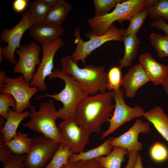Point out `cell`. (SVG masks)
Wrapping results in <instances>:
<instances>
[{
	"label": "cell",
	"mask_w": 168,
	"mask_h": 168,
	"mask_svg": "<svg viewBox=\"0 0 168 168\" xmlns=\"http://www.w3.org/2000/svg\"><path fill=\"white\" fill-rule=\"evenodd\" d=\"M112 140V137L110 138L103 143L93 149L78 154H74L68 160L70 161L89 160L108 155L114 147L111 145Z\"/></svg>",
	"instance_id": "7402d4cb"
},
{
	"label": "cell",
	"mask_w": 168,
	"mask_h": 168,
	"mask_svg": "<svg viewBox=\"0 0 168 168\" xmlns=\"http://www.w3.org/2000/svg\"><path fill=\"white\" fill-rule=\"evenodd\" d=\"M30 111L28 110L19 113L9 108L6 121L3 127L0 129L5 143L9 142L16 136L20 124L24 119L30 116Z\"/></svg>",
	"instance_id": "ac0fdd59"
},
{
	"label": "cell",
	"mask_w": 168,
	"mask_h": 168,
	"mask_svg": "<svg viewBox=\"0 0 168 168\" xmlns=\"http://www.w3.org/2000/svg\"><path fill=\"white\" fill-rule=\"evenodd\" d=\"M149 154L151 159L154 162L161 163L168 159V149L163 143L157 142L150 147Z\"/></svg>",
	"instance_id": "f546056e"
},
{
	"label": "cell",
	"mask_w": 168,
	"mask_h": 168,
	"mask_svg": "<svg viewBox=\"0 0 168 168\" xmlns=\"http://www.w3.org/2000/svg\"><path fill=\"white\" fill-rule=\"evenodd\" d=\"M149 14L148 8H146L135 14L130 20L128 27L125 30L124 38L130 35H137Z\"/></svg>",
	"instance_id": "83f0119b"
},
{
	"label": "cell",
	"mask_w": 168,
	"mask_h": 168,
	"mask_svg": "<svg viewBox=\"0 0 168 168\" xmlns=\"http://www.w3.org/2000/svg\"><path fill=\"white\" fill-rule=\"evenodd\" d=\"M146 8L145 0H124L117 4L111 12L88 18L87 24L92 29V33L101 35L105 33L115 21L120 23L130 21L135 14Z\"/></svg>",
	"instance_id": "5b68a950"
},
{
	"label": "cell",
	"mask_w": 168,
	"mask_h": 168,
	"mask_svg": "<svg viewBox=\"0 0 168 168\" xmlns=\"http://www.w3.org/2000/svg\"><path fill=\"white\" fill-rule=\"evenodd\" d=\"M134 168H144L142 163V159L140 154L138 153L134 165Z\"/></svg>",
	"instance_id": "ab89813d"
},
{
	"label": "cell",
	"mask_w": 168,
	"mask_h": 168,
	"mask_svg": "<svg viewBox=\"0 0 168 168\" xmlns=\"http://www.w3.org/2000/svg\"><path fill=\"white\" fill-rule=\"evenodd\" d=\"M138 152L136 150H132L128 152V159L125 168H134Z\"/></svg>",
	"instance_id": "f35d334b"
},
{
	"label": "cell",
	"mask_w": 168,
	"mask_h": 168,
	"mask_svg": "<svg viewBox=\"0 0 168 168\" xmlns=\"http://www.w3.org/2000/svg\"><path fill=\"white\" fill-rule=\"evenodd\" d=\"M147 168H152L151 166H149Z\"/></svg>",
	"instance_id": "bcb514c9"
},
{
	"label": "cell",
	"mask_w": 168,
	"mask_h": 168,
	"mask_svg": "<svg viewBox=\"0 0 168 168\" xmlns=\"http://www.w3.org/2000/svg\"><path fill=\"white\" fill-rule=\"evenodd\" d=\"M124 91L119 88L113 91V98L115 102L114 111L112 116L108 120L110 123L108 129L103 132L100 139H103L125 123L136 118L143 116L145 112L140 106L133 107L128 105L125 102L124 96Z\"/></svg>",
	"instance_id": "ba28073f"
},
{
	"label": "cell",
	"mask_w": 168,
	"mask_h": 168,
	"mask_svg": "<svg viewBox=\"0 0 168 168\" xmlns=\"http://www.w3.org/2000/svg\"><path fill=\"white\" fill-rule=\"evenodd\" d=\"M73 154L68 145L61 143L50 161L44 168H61Z\"/></svg>",
	"instance_id": "484cf974"
},
{
	"label": "cell",
	"mask_w": 168,
	"mask_h": 168,
	"mask_svg": "<svg viewBox=\"0 0 168 168\" xmlns=\"http://www.w3.org/2000/svg\"><path fill=\"white\" fill-rule=\"evenodd\" d=\"M16 105V101L12 95L7 93L0 94V115L5 119L7 118L9 107L15 110Z\"/></svg>",
	"instance_id": "d6a6232c"
},
{
	"label": "cell",
	"mask_w": 168,
	"mask_h": 168,
	"mask_svg": "<svg viewBox=\"0 0 168 168\" xmlns=\"http://www.w3.org/2000/svg\"><path fill=\"white\" fill-rule=\"evenodd\" d=\"M45 3L52 7L56 4L59 0H43Z\"/></svg>",
	"instance_id": "7bdbcfd3"
},
{
	"label": "cell",
	"mask_w": 168,
	"mask_h": 168,
	"mask_svg": "<svg viewBox=\"0 0 168 168\" xmlns=\"http://www.w3.org/2000/svg\"><path fill=\"white\" fill-rule=\"evenodd\" d=\"M27 133L18 131L16 136L5 143L13 152L18 155L27 154L30 152L32 138H29Z\"/></svg>",
	"instance_id": "cb8c5ba5"
},
{
	"label": "cell",
	"mask_w": 168,
	"mask_h": 168,
	"mask_svg": "<svg viewBox=\"0 0 168 168\" xmlns=\"http://www.w3.org/2000/svg\"><path fill=\"white\" fill-rule=\"evenodd\" d=\"M162 85L166 93L168 95V66L166 76Z\"/></svg>",
	"instance_id": "60d3db41"
},
{
	"label": "cell",
	"mask_w": 168,
	"mask_h": 168,
	"mask_svg": "<svg viewBox=\"0 0 168 168\" xmlns=\"http://www.w3.org/2000/svg\"><path fill=\"white\" fill-rule=\"evenodd\" d=\"M61 168H104L96 158L86 160L70 161Z\"/></svg>",
	"instance_id": "836d02e7"
},
{
	"label": "cell",
	"mask_w": 168,
	"mask_h": 168,
	"mask_svg": "<svg viewBox=\"0 0 168 168\" xmlns=\"http://www.w3.org/2000/svg\"><path fill=\"white\" fill-rule=\"evenodd\" d=\"M65 44L63 40L59 38L51 44L42 45L43 57L40 65L30 82V86L40 91L47 90L45 79L52 73L54 68V59L57 51Z\"/></svg>",
	"instance_id": "30bf717a"
},
{
	"label": "cell",
	"mask_w": 168,
	"mask_h": 168,
	"mask_svg": "<svg viewBox=\"0 0 168 168\" xmlns=\"http://www.w3.org/2000/svg\"><path fill=\"white\" fill-rule=\"evenodd\" d=\"M30 108V120L23 123V126L61 143V132L56 124V119L60 118V116L53 100L40 103L38 110L32 105Z\"/></svg>",
	"instance_id": "277c9868"
},
{
	"label": "cell",
	"mask_w": 168,
	"mask_h": 168,
	"mask_svg": "<svg viewBox=\"0 0 168 168\" xmlns=\"http://www.w3.org/2000/svg\"><path fill=\"white\" fill-rule=\"evenodd\" d=\"M143 116L153 125L158 132L168 142V115L159 106L145 112Z\"/></svg>",
	"instance_id": "d6986e66"
},
{
	"label": "cell",
	"mask_w": 168,
	"mask_h": 168,
	"mask_svg": "<svg viewBox=\"0 0 168 168\" xmlns=\"http://www.w3.org/2000/svg\"><path fill=\"white\" fill-rule=\"evenodd\" d=\"M60 63V70L72 76L88 95L106 91L107 73L105 66L89 65L81 68L70 55L62 58Z\"/></svg>",
	"instance_id": "7a4b0ae2"
},
{
	"label": "cell",
	"mask_w": 168,
	"mask_h": 168,
	"mask_svg": "<svg viewBox=\"0 0 168 168\" xmlns=\"http://www.w3.org/2000/svg\"><path fill=\"white\" fill-rule=\"evenodd\" d=\"M12 152L10 147L4 143L2 134L0 132V161L3 164L11 157Z\"/></svg>",
	"instance_id": "d590c367"
},
{
	"label": "cell",
	"mask_w": 168,
	"mask_h": 168,
	"mask_svg": "<svg viewBox=\"0 0 168 168\" xmlns=\"http://www.w3.org/2000/svg\"><path fill=\"white\" fill-rule=\"evenodd\" d=\"M125 31L123 29L118 28L115 24H113L105 33L102 35H96L91 31L88 32L86 34V37L89 39L84 41L80 37V29L76 28L74 33L75 37L74 44L77 45L71 56L72 59L77 63L81 61L82 64L84 65L87 56L105 43L112 40L123 41Z\"/></svg>",
	"instance_id": "8992f818"
},
{
	"label": "cell",
	"mask_w": 168,
	"mask_h": 168,
	"mask_svg": "<svg viewBox=\"0 0 168 168\" xmlns=\"http://www.w3.org/2000/svg\"><path fill=\"white\" fill-rule=\"evenodd\" d=\"M3 56L1 49H0V62L2 63L3 61Z\"/></svg>",
	"instance_id": "f6af8a7d"
},
{
	"label": "cell",
	"mask_w": 168,
	"mask_h": 168,
	"mask_svg": "<svg viewBox=\"0 0 168 168\" xmlns=\"http://www.w3.org/2000/svg\"><path fill=\"white\" fill-rule=\"evenodd\" d=\"M33 25L30 20L29 10L25 12L18 22L13 28L6 29L1 34V39L7 43L5 47L0 46L3 57L11 63L16 64L17 63L14 58L15 52L17 48L20 49L21 39L25 32Z\"/></svg>",
	"instance_id": "8fae6325"
},
{
	"label": "cell",
	"mask_w": 168,
	"mask_h": 168,
	"mask_svg": "<svg viewBox=\"0 0 168 168\" xmlns=\"http://www.w3.org/2000/svg\"><path fill=\"white\" fill-rule=\"evenodd\" d=\"M146 6L147 8H149L156 4L159 0H145Z\"/></svg>",
	"instance_id": "b9f144b4"
},
{
	"label": "cell",
	"mask_w": 168,
	"mask_h": 168,
	"mask_svg": "<svg viewBox=\"0 0 168 168\" xmlns=\"http://www.w3.org/2000/svg\"><path fill=\"white\" fill-rule=\"evenodd\" d=\"M113 93L111 91L89 95L78 104L74 119L90 135L94 132L99 133L102 125L112 116Z\"/></svg>",
	"instance_id": "6da1fadb"
},
{
	"label": "cell",
	"mask_w": 168,
	"mask_h": 168,
	"mask_svg": "<svg viewBox=\"0 0 168 168\" xmlns=\"http://www.w3.org/2000/svg\"><path fill=\"white\" fill-rule=\"evenodd\" d=\"M38 91L37 88L31 86L22 75L13 78L7 76L4 71H0V94L9 93L14 97L17 102L16 112L21 113L30 108V99Z\"/></svg>",
	"instance_id": "52a82bcc"
},
{
	"label": "cell",
	"mask_w": 168,
	"mask_h": 168,
	"mask_svg": "<svg viewBox=\"0 0 168 168\" xmlns=\"http://www.w3.org/2000/svg\"><path fill=\"white\" fill-rule=\"evenodd\" d=\"M29 1L28 0H14L12 4L13 9L18 13L22 12L26 8Z\"/></svg>",
	"instance_id": "74e56055"
},
{
	"label": "cell",
	"mask_w": 168,
	"mask_h": 168,
	"mask_svg": "<svg viewBox=\"0 0 168 168\" xmlns=\"http://www.w3.org/2000/svg\"><path fill=\"white\" fill-rule=\"evenodd\" d=\"M149 37L151 45L159 56L161 58L168 57V36L153 32Z\"/></svg>",
	"instance_id": "4316f807"
},
{
	"label": "cell",
	"mask_w": 168,
	"mask_h": 168,
	"mask_svg": "<svg viewBox=\"0 0 168 168\" xmlns=\"http://www.w3.org/2000/svg\"><path fill=\"white\" fill-rule=\"evenodd\" d=\"M4 118L0 115V128H2L4 126L5 122L4 121Z\"/></svg>",
	"instance_id": "ee69618b"
},
{
	"label": "cell",
	"mask_w": 168,
	"mask_h": 168,
	"mask_svg": "<svg viewBox=\"0 0 168 168\" xmlns=\"http://www.w3.org/2000/svg\"><path fill=\"white\" fill-rule=\"evenodd\" d=\"M48 77L50 80L55 77L62 79L65 82L64 88L58 93L54 95L46 93L44 95L39 96L35 100L49 97L60 101L63 105V107L58 111L60 118L63 120L74 119L78 104L89 95L72 76L64 73L60 69H56L53 70Z\"/></svg>",
	"instance_id": "3957f363"
},
{
	"label": "cell",
	"mask_w": 168,
	"mask_h": 168,
	"mask_svg": "<svg viewBox=\"0 0 168 168\" xmlns=\"http://www.w3.org/2000/svg\"><path fill=\"white\" fill-rule=\"evenodd\" d=\"M61 132V143L66 144L73 154L84 152L90 142V135L86 130L78 125L74 119L64 120L58 125Z\"/></svg>",
	"instance_id": "7c38bea8"
},
{
	"label": "cell",
	"mask_w": 168,
	"mask_h": 168,
	"mask_svg": "<svg viewBox=\"0 0 168 168\" xmlns=\"http://www.w3.org/2000/svg\"><path fill=\"white\" fill-rule=\"evenodd\" d=\"M150 129L148 122L138 118L129 129L123 134L116 137H112V146H119L127 149L128 152L132 150L142 151V143L138 141L140 133H148Z\"/></svg>",
	"instance_id": "5bb4252c"
},
{
	"label": "cell",
	"mask_w": 168,
	"mask_h": 168,
	"mask_svg": "<svg viewBox=\"0 0 168 168\" xmlns=\"http://www.w3.org/2000/svg\"><path fill=\"white\" fill-rule=\"evenodd\" d=\"M128 153L126 149L114 146L113 150L106 156H101L96 159L104 168H121L122 162L125 161V156Z\"/></svg>",
	"instance_id": "603a6c76"
},
{
	"label": "cell",
	"mask_w": 168,
	"mask_h": 168,
	"mask_svg": "<svg viewBox=\"0 0 168 168\" xmlns=\"http://www.w3.org/2000/svg\"><path fill=\"white\" fill-rule=\"evenodd\" d=\"M124 0H94L95 8L94 16H102L110 12L112 9L115 7L119 3Z\"/></svg>",
	"instance_id": "1f68e13d"
},
{
	"label": "cell",
	"mask_w": 168,
	"mask_h": 168,
	"mask_svg": "<svg viewBox=\"0 0 168 168\" xmlns=\"http://www.w3.org/2000/svg\"><path fill=\"white\" fill-rule=\"evenodd\" d=\"M40 47L34 42L17 49L16 52L19 56V60L13 68V72L20 73L26 82L30 83L35 73L36 66L40 63Z\"/></svg>",
	"instance_id": "4fadbf2b"
},
{
	"label": "cell",
	"mask_w": 168,
	"mask_h": 168,
	"mask_svg": "<svg viewBox=\"0 0 168 168\" xmlns=\"http://www.w3.org/2000/svg\"><path fill=\"white\" fill-rule=\"evenodd\" d=\"M72 9V5L64 0H59L51 7L44 22L53 24H61Z\"/></svg>",
	"instance_id": "44dd1931"
},
{
	"label": "cell",
	"mask_w": 168,
	"mask_h": 168,
	"mask_svg": "<svg viewBox=\"0 0 168 168\" xmlns=\"http://www.w3.org/2000/svg\"><path fill=\"white\" fill-rule=\"evenodd\" d=\"M121 69L118 67L114 66L107 73L106 87L110 91H116L120 88L122 82Z\"/></svg>",
	"instance_id": "f1b7e54d"
},
{
	"label": "cell",
	"mask_w": 168,
	"mask_h": 168,
	"mask_svg": "<svg viewBox=\"0 0 168 168\" xmlns=\"http://www.w3.org/2000/svg\"><path fill=\"white\" fill-rule=\"evenodd\" d=\"M148 8L151 19L156 20L162 17L168 22V0H159Z\"/></svg>",
	"instance_id": "4dcf8cb0"
},
{
	"label": "cell",
	"mask_w": 168,
	"mask_h": 168,
	"mask_svg": "<svg viewBox=\"0 0 168 168\" xmlns=\"http://www.w3.org/2000/svg\"><path fill=\"white\" fill-rule=\"evenodd\" d=\"M138 60L150 81L155 85H162L166 76L167 66L157 62L147 52L141 54Z\"/></svg>",
	"instance_id": "2e32d148"
},
{
	"label": "cell",
	"mask_w": 168,
	"mask_h": 168,
	"mask_svg": "<svg viewBox=\"0 0 168 168\" xmlns=\"http://www.w3.org/2000/svg\"><path fill=\"white\" fill-rule=\"evenodd\" d=\"M150 25L151 26L162 30L165 33V35L168 36V24L163 18L161 17L154 20Z\"/></svg>",
	"instance_id": "8d00e7d4"
},
{
	"label": "cell",
	"mask_w": 168,
	"mask_h": 168,
	"mask_svg": "<svg viewBox=\"0 0 168 168\" xmlns=\"http://www.w3.org/2000/svg\"><path fill=\"white\" fill-rule=\"evenodd\" d=\"M51 7L43 0L30 1L28 10L33 25L44 22Z\"/></svg>",
	"instance_id": "d4e9b609"
},
{
	"label": "cell",
	"mask_w": 168,
	"mask_h": 168,
	"mask_svg": "<svg viewBox=\"0 0 168 168\" xmlns=\"http://www.w3.org/2000/svg\"><path fill=\"white\" fill-rule=\"evenodd\" d=\"M150 81L140 64L131 67L122 77L121 86L124 95L132 98L135 96L138 90Z\"/></svg>",
	"instance_id": "9a60e30c"
},
{
	"label": "cell",
	"mask_w": 168,
	"mask_h": 168,
	"mask_svg": "<svg viewBox=\"0 0 168 168\" xmlns=\"http://www.w3.org/2000/svg\"><path fill=\"white\" fill-rule=\"evenodd\" d=\"M30 30L31 36L41 45L51 44L60 38L64 31L61 24L44 21L33 25Z\"/></svg>",
	"instance_id": "e0dca14e"
},
{
	"label": "cell",
	"mask_w": 168,
	"mask_h": 168,
	"mask_svg": "<svg viewBox=\"0 0 168 168\" xmlns=\"http://www.w3.org/2000/svg\"><path fill=\"white\" fill-rule=\"evenodd\" d=\"M124 52L123 58L119 60L120 69L131 65L137 55L139 45L141 42L137 35H130L124 38Z\"/></svg>",
	"instance_id": "ffe728a7"
},
{
	"label": "cell",
	"mask_w": 168,
	"mask_h": 168,
	"mask_svg": "<svg viewBox=\"0 0 168 168\" xmlns=\"http://www.w3.org/2000/svg\"><path fill=\"white\" fill-rule=\"evenodd\" d=\"M60 143L43 135L32 138L30 152L26 155L25 168H44Z\"/></svg>",
	"instance_id": "9c48e42d"
},
{
	"label": "cell",
	"mask_w": 168,
	"mask_h": 168,
	"mask_svg": "<svg viewBox=\"0 0 168 168\" xmlns=\"http://www.w3.org/2000/svg\"><path fill=\"white\" fill-rule=\"evenodd\" d=\"M26 155L12 154L2 168H25Z\"/></svg>",
	"instance_id": "e575fe53"
}]
</instances>
